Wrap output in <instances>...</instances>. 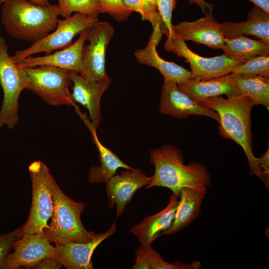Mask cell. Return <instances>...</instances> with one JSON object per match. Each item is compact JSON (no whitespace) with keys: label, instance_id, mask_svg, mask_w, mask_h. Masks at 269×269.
<instances>
[{"label":"cell","instance_id":"cell-3","mask_svg":"<svg viewBox=\"0 0 269 269\" xmlns=\"http://www.w3.org/2000/svg\"><path fill=\"white\" fill-rule=\"evenodd\" d=\"M1 7V23L13 38L34 42L53 31L60 16L57 4L42 6L29 0H8Z\"/></svg>","mask_w":269,"mask_h":269},{"label":"cell","instance_id":"cell-12","mask_svg":"<svg viewBox=\"0 0 269 269\" xmlns=\"http://www.w3.org/2000/svg\"><path fill=\"white\" fill-rule=\"evenodd\" d=\"M152 178V176H147L139 167L133 168L115 174L106 183L108 206L113 208L116 205V217L123 213L138 189L149 185Z\"/></svg>","mask_w":269,"mask_h":269},{"label":"cell","instance_id":"cell-7","mask_svg":"<svg viewBox=\"0 0 269 269\" xmlns=\"http://www.w3.org/2000/svg\"><path fill=\"white\" fill-rule=\"evenodd\" d=\"M28 77L27 89L49 105L78 106L72 99L70 71L50 65L24 68Z\"/></svg>","mask_w":269,"mask_h":269},{"label":"cell","instance_id":"cell-25","mask_svg":"<svg viewBox=\"0 0 269 269\" xmlns=\"http://www.w3.org/2000/svg\"><path fill=\"white\" fill-rule=\"evenodd\" d=\"M135 262L132 269H199L201 264L193 261L189 264L176 261L168 263L151 246V244L141 246L135 251Z\"/></svg>","mask_w":269,"mask_h":269},{"label":"cell","instance_id":"cell-31","mask_svg":"<svg viewBox=\"0 0 269 269\" xmlns=\"http://www.w3.org/2000/svg\"><path fill=\"white\" fill-rule=\"evenodd\" d=\"M176 0H156V6L165 28L166 40L164 44L169 43L175 36L172 23V16L176 7Z\"/></svg>","mask_w":269,"mask_h":269},{"label":"cell","instance_id":"cell-2","mask_svg":"<svg viewBox=\"0 0 269 269\" xmlns=\"http://www.w3.org/2000/svg\"><path fill=\"white\" fill-rule=\"evenodd\" d=\"M197 102L218 114L220 134L242 146L249 162L251 174L256 175L264 182L260 158L254 156L252 149L251 112L254 105L252 101L241 95L228 99L220 96L209 97Z\"/></svg>","mask_w":269,"mask_h":269},{"label":"cell","instance_id":"cell-15","mask_svg":"<svg viewBox=\"0 0 269 269\" xmlns=\"http://www.w3.org/2000/svg\"><path fill=\"white\" fill-rule=\"evenodd\" d=\"M115 221L106 232L96 234L91 241L56 244L53 257L68 269H93L91 258L102 242L116 232Z\"/></svg>","mask_w":269,"mask_h":269},{"label":"cell","instance_id":"cell-33","mask_svg":"<svg viewBox=\"0 0 269 269\" xmlns=\"http://www.w3.org/2000/svg\"><path fill=\"white\" fill-rule=\"evenodd\" d=\"M62 266V264L54 257L53 256H48L42 259L35 269H60Z\"/></svg>","mask_w":269,"mask_h":269},{"label":"cell","instance_id":"cell-19","mask_svg":"<svg viewBox=\"0 0 269 269\" xmlns=\"http://www.w3.org/2000/svg\"><path fill=\"white\" fill-rule=\"evenodd\" d=\"M179 201V195L173 193L167 206L161 211L144 218L130 229L139 241L140 246L151 244L160 234L171 226Z\"/></svg>","mask_w":269,"mask_h":269},{"label":"cell","instance_id":"cell-1","mask_svg":"<svg viewBox=\"0 0 269 269\" xmlns=\"http://www.w3.org/2000/svg\"><path fill=\"white\" fill-rule=\"evenodd\" d=\"M149 155L150 163L155 169L145 188L165 187L178 195L184 188L207 193L211 184V176L203 164L193 161L185 164L181 150L171 144L151 150Z\"/></svg>","mask_w":269,"mask_h":269},{"label":"cell","instance_id":"cell-5","mask_svg":"<svg viewBox=\"0 0 269 269\" xmlns=\"http://www.w3.org/2000/svg\"><path fill=\"white\" fill-rule=\"evenodd\" d=\"M8 45L0 37V85L3 99L0 110V127L13 129L17 124L18 101L21 92L27 89L28 77L24 68L15 63L8 53Z\"/></svg>","mask_w":269,"mask_h":269},{"label":"cell","instance_id":"cell-26","mask_svg":"<svg viewBox=\"0 0 269 269\" xmlns=\"http://www.w3.org/2000/svg\"><path fill=\"white\" fill-rule=\"evenodd\" d=\"M232 74L233 82L242 95L248 97L254 105L269 108V78L260 76L244 77Z\"/></svg>","mask_w":269,"mask_h":269},{"label":"cell","instance_id":"cell-32","mask_svg":"<svg viewBox=\"0 0 269 269\" xmlns=\"http://www.w3.org/2000/svg\"><path fill=\"white\" fill-rule=\"evenodd\" d=\"M24 225L11 232L0 235V267L14 243L21 237Z\"/></svg>","mask_w":269,"mask_h":269},{"label":"cell","instance_id":"cell-14","mask_svg":"<svg viewBox=\"0 0 269 269\" xmlns=\"http://www.w3.org/2000/svg\"><path fill=\"white\" fill-rule=\"evenodd\" d=\"M72 82L71 97L88 110L90 120L97 129L102 121L101 100L104 93L108 89L111 79L108 77L92 80L84 77L79 73L70 71Z\"/></svg>","mask_w":269,"mask_h":269},{"label":"cell","instance_id":"cell-38","mask_svg":"<svg viewBox=\"0 0 269 269\" xmlns=\"http://www.w3.org/2000/svg\"><path fill=\"white\" fill-rule=\"evenodd\" d=\"M149 2V3L155 5L156 6V0H145Z\"/></svg>","mask_w":269,"mask_h":269},{"label":"cell","instance_id":"cell-36","mask_svg":"<svg viewBox=\"0 0 269 269\" xmlns=\"http://www.w3.org/2000/svg\"><path fill=\"white\" fill-rule=\"evenodd\" d=\"M268 12H269V0H248Z\"/></svg>","mask_w":269,"mask_h":269},{"label":"cell","instance_id":"cell-23","mask_svg":"<svg viewBox=\"0 0 269 269\" xmlns=\"http://www.w3.org/2000/svg\"><path fill=\"white\" fill-rule=\"evenodd\" d=\"M207 194L203 191L189 188L182 189L171 226L162 232L161 235H172L186 228L196 220L201 213L202 201Z\"/></svg>","mask_w":269,"mask_h":269},{"label":"cell","instance_id":"cell-35","mask_svg":"<svg viewBox=\"0 0 269 269\" xmlns=\"http://www.w3.org/2000/svg\"><path fill=\"white\" fill-rule=\"evenodd\" d=\"M190 4H196L203 12L205 14L212 13L213 4L206 1V0H186Z\"/></svg>","mask_w":269,"mask_h":269},{"label":"cell","instance_id":"cell-22","mask_svg":"<svg viewBox=\"0 0 269 269\" xmlns=\"http://www.w3.org/2000/svg\"><path fill=\"white\" fill-rule=\"evenodd\" d=\"M220 31L226 39L252 35L269 43V12L254 5L243 22L221 23Z\"/></svg>","mask_w":269,"mask_h":269},{"label":"cell","instance_id":"cell-9","mask_svg":"<svg viewBox=\"0 0 269 269\" xmlns=\"http://www.w3.org/2000/svg\"><path fill=\"white\" fill-rule=\"evenodd\" d=\"M165 51L172 52L190 64L191 78L207 80L231 73L244 62L233 60L225 54L212 57L201 56L193 52L185 41L175 34L172 40L164 44Z\"/></svg>","mask_w":269,"mask_h":269},{"label":"cell","instance_id":"cell-24","mask_svg":"<svg viewBox=\"0 0 269 269\" xmlns=\"http://www.w3.org/2000/svg\"><path fill=\"white\" fill-rule=\"evenodd\" d=\"M222 50L233 60L245 62L257 56L269 55V43L242 35L226 39Z\"/></svg>","mask_w":269,"mask_h":269},{"label":"cell","instance_id":"cell-17","mask_svg":"<svg viewBox=\"0 0 269 269\" xmlns=\"http://www.w3.org/2000/svg\"><path fill=\"white\" fill-rule=\"evenodd\" d=\"M221 23L212 13L205 14L193 21H182L173 25L175 35L184 41H192L215 49H222L226 40L220 31Z\"/></svg>","mask_w":269,"mask_h":269},{"label":"cell","instance_id":"cell-27","mask_svg":"<svg viewBox=\"0 0 269 269\" xmlns=\"http://www.w3.org/2000/svg\"><path fill=\"white\" fill-rule=\"evenodd\" d=\"M125 6L132 12L139 13L142 20L149 21L153 29L159 28L165 34V28L156 6L145 0H123Z\"/></svg>","mask_w":269,"mask_h":269},{"label":"cell","instance_id":"cell-8","mask_svg":"<svg viewBox=\"0 0 269 269\" xmlns=\"http://www.w3.org/2000/svg\"><path fill=\"white\" fill-rule=\"evenodd\" d=\"M99 21L98 16L74 13L62 19H59L55 29L44 38L37 40L28 48L17 51L11 56L15 63L33 54L63 49L72 43L75 36Z\"/></svg>","mask_w":269,"mask_h":269},{"label":"cell","instance_id":"cell-11","mask_svg":"<svg viewBox=\"0 0 269 269\" xmlns=\"http://www.w3.org/2000/svg\"><path fill=\"white\" fill-rule=\"evenodd\" d=\"M1 264V269L35 268L44 258L53 256L55 247L44 233L21 236Z\"/></svg>","mask_w":269,"mask_h":269},{"label":"cell","instance_id":"cell-29","mask_svg":"<svg viewBox=\"0 0 269 269\" xmlns=\"http://www.w3.org/2000/svg\"><path fill=\"white\" fill-rule=\"evenodd\" d=\"M60 16L63 18L73 13L99 15L100 14L97 0H58L57 4Z\"/></svg>","mask_w":269,"mask_h":269},{"label":"cell","instance_id":"cell-28","mask_svg":"<svg viewBox=\"0 0 269 269\" xmlns=\"http://www.w3.org/2000/svg\"><path fill=\"white\" fill-rule=\"evenodd\" d=\"M232 73L244 77L260 76L269 78V55L254 57L236 67Z\"/></svg>","mask_w":269,"mask_h":269},{"label":"cell","instance_id":"cell-6","mask_svg":"<svg viewBox=\"0 0 269 269\" xmlns=\"http://www.w3.org/2000/svg\"><path fill=\"white\" fill-rule=\"evenodd\" d=\"M28 171L32 184V203L29 217L24 224L23 236L43 233L51 218L53 200L52 184L54 179L43 162L31 163Z\"/></svg>","mask_w":269,"mask_h":269},{"label":"cell","instance_id":"cell-37","mask_svg":"<svg viewBox=\"0 0 269 269\" xmlns=\"http://www.w3.org/2000/svg\"><path fill=\"white\" fill-rule=\"evenodd\" d=\"M7 0H0V4H2L3 2ZM29 0L35 4L42 5V6H47L50 4V3L49 2L48 0Z\"/></svg>","mask_w":269,"mask_h":269},{"label":"cell","instance_id":"cell-18","mask_svg":"<svg viewBox=\"0 0 269 269\" xmlns=\"http://www.w3.org/2000/svg\"><path fill=\"white\" fill-rule=\"evenodd\" d=\"M162 35L159 28L153 29L146 46L134 52L137 62L157 69L163 76L164 80L172 81L178 84L192 79L190 71L175 63L166 61L159 56L156 47Z\"/></svg>","mask_w":269,"mask_h":269},{"label":"cell","instance_id":"cell-4","mask_svg":"<svg viewBox=\"0 0 269 269\" xmlns=\"http://www.w3.org/2000/svg\"><path fill=\"white\" fill-rule=\"evenodd\" d=\"M53 200L51 221L43 233L49 241L56 244L72 242L85 243L92 240L96 234L86 229L81 215L85 204L77 202L65 195L54 178L52 184Z\"/></svg>","mask_w":269,"mask_h":269},{"label":"cell","instance_id":"cell-13","mask_svg":"<svg viewBox=\"0 0 269 269\" xmlns=\"http://www.w3.org/2000/svg\"><path fill=\"white\" fill-rule=\"evenodd\" d=\"M159 111L163 115L179 119L195 115L208 117L219 122V116L215 111L199 104L180 91L177 83L172 81L164 80Z\"/></svg>","mask_w":269,"mask_h":269},{"label":"cell","instance_id":"cell-30","mask_svg":"<svg viewBox=\"0 0 269 269\" xmlns=\"http://www.w3.org/2000/svg\"><path fill=\"white\" fill-rule=\"evenodd\" d=\"M100 13H107L118 22L127 21L133 12L123 0H97Z\"/></svg>","mask_w":269,"mask_h":269},{"label":"cell","instance_id":"cell-20","mask_svg":"<svg viewBox=\"0 0 269 269\" xmlns=\"http://www.w3.org/2000/svg\"><path fill=\"white\" fill-rule=\"evenodd\" d=\"M177 84L180 91L196 102L222 95L228 98L242 95L233 82L232 73L207 80L190 79Z\"/></svg>","mask_w":269,"mask_h":269},{"label":"cell","instance_id":"cell-21","mask_svg":"<svg viewBox=\"0 0 269 269\" xmlns=\"http://www.w3.org/2000/svg\"><path fill=\"white\" fill-rule=\"evenodd\" d=\"M76 112L82 119L89 130L94 144L99 152L100 164L99 166H92L89 171L88 180L91 183H106L115 174L118 169H132L128 164L111 150L105 146L99 140L96 133V129L92 125L89 118L83 114L79 109Z\"/></svg>","mask_w":269,"mask_h":269},{"label":"cell","instance_id":"cell-16","mask_svg":"<svg viewBox=\"0 0 269 269\" xmlns=\"http://www.w3.org/2000/svg\"><path fill=\"white\" fill-rule=\"evenodd\" d=\"M89 28L82 31L78 39L70 45L52 54L43 56H29L16 63L25 68L40 65H50L81 74L82 52L87 40Z\"/></svg>","mask_w":269,"mask_h":269},{"label":"cell","instance_id":"cell-34","mask_svg":"<svg viewBox=\"0 0 269 269\" xmlns=\"http://www.w3.org/2000/svg\"><path fill=\"white\" fill-rule=\"evenodd\" d=\"M269 150L267 151L260 158L261 167L262 169L264 179V182L267 188H269Z\"/></svg>","mask_w":269,"mask_h":269},{"label":"cell","instance_id":"cell-10","mask_svg":"<svg viewBox=\"0 0 269 269\" xmlns=\"http://www.w3.org/2000/svg\"><path fill=\"white\" fill-rule=\"evenodd\" d=\"M114 33L107 21H98L89 28V42L82 52V72L85 78L98 80L108 77L105 68L107 49Z\"/></svg>","mask_w":269,"mask_h":269}]
</instances>
